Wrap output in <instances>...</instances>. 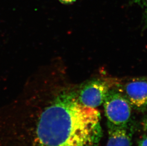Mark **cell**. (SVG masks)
I'll use <instances>...</instances> for the list:
<instances>
[{
    "mask_svg": "<svg viewBox=\"0 0 147 146\" xmlns=\"http://www.w3.org/2000/svg\"><path fill=\"white\" fill-rule=\"evenodd\" d=\"M143 127L144 130L147 131V119L145 120L143 123Z\"/></svg>",
    "mask_w": 147,
    "mask_h": 146,
    "instance_id": "cell-8",
    "label": "cell"
},
{
    "mask_svg": "<svg viewBox=\"0 0 147 146\" xmlns=\"http://www.w3.org/2000/svg\"><path fill=\"white\" fill-rule=\"evenodd\" d=\"M59 1L61 3L64 4H71L76 1V0H59Z\"/></svg>",
    "mask_w": 147,
    "mask_h": 146,
    "instance_id": "cell-7",
    "label": "cell"
},
{
    "mask_svg": "<svg viewBox=\"0 0 147 146\" xmlns=\"http://www.w3.org/2000/svg\"><path fill=\"white\" fill-rule=\"evenodd\" d=\"M109 137L106 146H131V139L126 126H117L108 123Z\"/></svg>",
    "mask_w": 147,
    "mask_h": 146,
    "instance_id": "cell-4",
    "label": "cell"
},
{
    "mask_svg": "<svg viewBox=\"0 0 147 146\" xmlns=\"http://www.w3.org/2000/svg\"><path fill=\"white\" fill-rule=\"evenodd\" d=\"M117 89L121 92L131 106L142 109L147 107V78H134L122 84H117Z\"/></svg>",
    "mask_w": 147,
    "mask_h": 146,
    "instance_id": "cell-3",
    "label": "cell"
},
{
    "mask_svg": "<svg viewBox=\"0 0 147 146\" xmlns=\"http://www.w3.org/2000/svg\"><path fill=\"white\" fill-rule=\"evenodd\" d=\"M111 86V83L106 80H90L80 88L78 100L84 106L96 108L103 103Z\"/></svg>",
    "mask_w": 147,
    "mask_h": 146,
    "instance_id": "cell-2",
    "label": "cell"
},
{
    "mask_svg": "<svg viewBox=\"0 0 147 146\" xmlns=\"http://www.w3.org/2000/svg\"><path fill=\"white\" fill-rule=\"evenodd\" d=\"M139 146H147V136H145L140 139L139 143Z\"/></svg>",
    "mask_w": 147,
    "mask_h": 146,
    "instance_id": "cell-6",
    "label": "cell"
},
{
    "mask_svg": "<svg viewBox=\"0 0 147 146\" xmlns=\"http://www.w3.org/2000/svg\"><path fill=\"white\" fill-rule=\"evenodd\" d=\"M129 3L131 4H136L140 6L142 9L143 12V20L144 26L147 27V0H130Z\"/></svg>",
    "mask_w": 147,
    "mask_h": 146,
    "instance_id": "cell-5",
    "label": "cell"
},
{
    "mask_svg": "<svg viewBox=\"0 0 147 146\" xmlns=\"http://www.w3.org/2000/svg\"><path fill=\"white\" fill-rule=\"evenodd\" d=\"M108 123L117 126H126L131 116V105L117 89H110L104 102Z\"/></svg>",
    "mask_w": 147,
    "mask_h": 146,
    "instance_id": "cell-1",
    "label": "cell"
}]
</instances>
